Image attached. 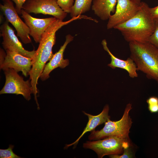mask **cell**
Masks as SVG:
<instances>
[{"mask_svg":"<svg viewBox=\"0 0 158 158\" xmlns=\"http://www.w3.org/2000/svg\"><path fill=\"white\" fill-rule=\"evenodd\" d=\"M150 8L147 4L142 1L138 11L133 17L114 28L119 31L129 43L149 42L155 26V21L151 15Z\"/></svg>","mask_w":158,"mask_h":158,"instance_id":"cell-1","label":"cell"},{"mask_svg":"<svg viewBox=\"0 0 158 158\" xmlns=\"http://www.w3.org/2000/svg\"><path fill=\"white\" fill-rule=\"evenodd\" d=\"M80 18L79 16L65 21L57 19L49 26L43 34L38 47L32 58V65L30 71L31 75L39 77L46 63L53 56L52 48L56 42V32L63 26Z\"/></svg>","mask_w":158,"mask_h":158,"instance_id":"cell-2","label":"cell"},{"mask_svg":"<svg viewBox=\"0 0 158 158\" xmlns=\"http://www.w3.org/2000/svg\"><path fill=\"white\" fill-rule=\"evenodd\" d=\"M130 57L135 63L137 71L158 83V48L147 42H129Z\"/></svg>","mask_w":158,"mask_h":158,"instance_id":"cell-3","label":"cell"},{"mask_svg":"<svg viewBox=\"0 0 158 158\" xmlns=\"http://www.w3.org/2000/svg\"><path fill=\"white\" fill-rule=\"evenodd\" d=\"M132 108V104L130 103L128 104L123 115L119 120L112 121L110 118L108 119L104 123V126L102 129L91 131L88 136L89 139L90 140H95L111 136L129 139V134L133 122L129 114Z\"/></svg>","mask_w":158,"mask_h":158,"instance_id":"cell-4","label":"cell"},{"mask_svg":"<svg viewBox=\"0 0 158 158\" xmlns=\"http://www.w3.org/2000/svg\"><path fill=\"white\" fill-rule=\"evenodd\" d=\"M132 146L130 139L115 136L87 141L83 145L84 148L90 149L95 152L98 157L100 158L105 155L122 154L125 149Z\"/></svg>","mask_w":158,"mask_h":158,"instance_id":"cell-5","label":"cell"},{"mask_svg":"<svg viewBox=\"0 0 158 158\" xmlns=\"http://www.w3.org/2000/svg\"><path fill=\"white\" fill-rule=\"evenodd\" d=\"M3 70L6 80L0 94L21 95L27 100H30L31 94L32 93L30 80H24L23 77L13 69L7 68Z\"/></svg>","mask_w":158,"mask_h":158,"instance_id":"cell-6","label":"cell"},{"mask_svg":"<svg viewBox=\"0 0 158 158\" xmlns=\"http://www.w3.org/2000/svg\"><path fill=\"white\" fill-rule=\"evenodd\" d=\"M0 8L6 20L14 27L17 32V36L19 37L23 43H30L31 40L30 36L28 27L19 17L13 1L11 0H2Z\"/></svg>","mask_w":158,"mask_h":158,"instance_id":"cell-7","label":"cell"},{"mask_svg":"<svg viewBox=\"0 0 158 158\" xmlns=\"http://www.w3.org/2000/svg\"><path fill=\"white\" fill-rule=\"evenodd\" d=\"M57 0H27L22 9L28 13L42 14L53 16L57 19L63 20L67 13L58 5Z\"/></svg>","mask_w":158,"mask_h":158,"instance_id":"cell-8","label":"cell"},{"mask_svg":"<svg viewBox=\"0 0 158 158\" xmlns=\"http://www.w3.org/2000/svg\"><path fill=\"white\" fill-rule=\"evenodd\" d=\"M140 5L131 0H117L115 12L109 19L107 29L114 28L132 18L138 11Z\"/></svg>","mask_w":158,"mask_h":158,"instance_id":"cell-9","label":"cell"},{"mask_svg":"<svg viewBox=\"0 0 158 158\" xmlns=\"http://www.w3.org/2000/svg\"><path fill=\"white\" fill-rule=\"evenodd\" d=\"M0 29V36L3 38L2 44L5 51H14L25 56L32 58L35 51H29L24 48L7 20L1 25Z\"/></svg>","mask_w":158,"mask_h":158,"instance_id":"cell-10","label":"cell"},{"mask_svg":"<svg viewBox=\"0 0 158 158\" xmlns=\"http://www.w3.org/2000/svg\"><path fill=\"white\" fill-rule=\"evenodd\" d=\"M6 51V56L3 63L0 65V69H13L17 72H21L23 75L27 77L31 69L32 58L25 56L14 51Z\"/></svg>","mask_w":158,"mask_h":158,"instance_id":"cell-11","label":"cell"},{"mask_svg":"<svg viewBox=\"0 0 158 158\" xmlns=\"http://www.w3.org/2000/svg\"><path fill=\"white\" fill-rule=\"evenodd\" d=\"M21 17L28 27L30 35L36 43H39L42 36L49 26L57 19L54 17L38 18L33 17L23 9Z\"/></svg>","mask_w":158,"mask_h":158,"instance_id":"cell-12","label":"cell"},{"mask_svg":"<svg viewBox=\"0 0 158 158\" xmlns=\"http://www.w3.org/2000/svg\"><path fill=\"white\" fill-rule=\"evenodd\" d=\"M73 39V37L70 35L66 36V40L63 45L61 47L57 52L54 54L49 62L46 64L40 77L42 81L48 79L49 77L50 73L54 69L58 67L64 68L68 65V60L63 59V53L67 45Z\"/></svg>","mask_w":158,"mask_h":158,"instance_id":"cell-13","label":"cell"},{"mask_svg":"<svg viewBox=\"0 0 158 158\" xmlns=\"http://www.w3.org/2000/svg\"><path fill=\"white\" fill-rule=\"evenodd\" d=\"M104 49L107 51L111 59V62L108 66L112 69L119 68L123 69L128 73L129 77L132 78L138 77L137 67L133 60L130 57L126 60L120 59L114 55L110 51L107 46V43L105 39L102 42Z\"/></svg>","mask_w":158,"mask_h":158,"instance_id":"cell-14","label":"cell"},{"mask_svg":"<svg viewBox=\"0 0 158 158\" xmlns=\"http://www.w3.org/2000/svg\"><path fill=\"white\" fill-rule=\"evenodd\" d=\"M109 105H106L104 107L102 111L99 114L95 116L83 111V113L86 115L88 118V121L86 126L82 133L78 139L74 142L66 145L65 148L67 149L72 145H76L85 133L95 130L96 128L98 126L106 122L108 119L110 118V116L109 115Z\"/></svg>","mask_w":158,"mask_h":158,"instance_id":"cell-15","label":"cell"},{"mask_svg":"<svg viewBox=\"0 0 158 158\" xmlns=\"http://www.w3.org/2000/svg\"><path fill=\"white\" fill-rule=\"evenodd\" d=\"M117 0H93L92 8L102 20H109L111 13H114Z\"/></svg>","mask_w":158,"mask_h":158,"instance_id":"cell-16","label":"cell"},{"mask_svg":"<svg viewBox=\"0 0 158 158\" xmlns=\"http://www.w3.org/2000/svg\"><path fill=\"white\" fill-rule=\"evenodd\" d=\"M93 0H75L71 13L72 18L77 17L89 11Z\"/></svg>","mask_w":158,"mask_h":158,"instance_id":"cell-17","label":"cell"},{"mask_svg":"<svg viewBox=\"0 0 158 158\" xmlns=\"http://www.w3.org/2000/svg\"><path fill=\"white\" fill-rule=\"evenodd\" d=\"M148 109L151 113L158 112V97L155 96L149 97L147 99Z\"/></svg>","mask_w":158,"mask_h":158,"instance_id":"cell-18","label":"cell"},{"mask_svg":"<svg viewBox=\"0 0 158 158\" xmlns=\"http://www.w3.org/2000/svg\"><path fill=\"white\" fill-rule=\"evenodd\" d=\"M14 146L10 145L6 149H0V158H20L21 157L15 154L13 151Z\"/></svg>","mask_w":158,"mask_h":158,"instance_id":"cell-19","label":"cell"},{"mask_svg":"<svg viewBox=\"0 0 158 158\" xmlns=\"http://www.w3.org/2000/svg\"><path fill=\"white\" fill-rule=\"evenodd\" d=\"M74 0H57V3L65 12L70 13L73 5Z\"/></svg>","mask_w":158,"mask_h":158,"instance_id":"cell-20","label":"cell"},{"mask_svg":"<svg viewBox=\"0 0 158 158\" xmlns=\"http://www.w3.org/2000/svg\"><path fill=\"white\" fill-rule=\"evenodd\" d=\"M148 42L158 48V21H155L154 29Z\"/></svg>","mask_w":158,"mask_h":158,"instance_id":"cell-21","label":"cell"},{"mask_svg":"<svg viewBox=\"0 0 158 158\" xmlns=\"http://www.w3.org/2000/svg\"><path fill=\"white\" fill-rule=\"evenodd\" d=\"M131 146L127 149H125L122 154H112L109 155V157L111 158H132L133 157V152L132 151Z\"/></svg>","mask_w":158,"mask_h":158,"instance_id":"cell-22","label":"cell"},{"mask_svg":"<svg viewBox=\"0 0 158 158\" xmlns=\"http://www.w3.org/2000/svg\"><path fill=\"white\" fill-rule=\"evenodd\" d=\"M15 4V8L19 15H21L23 6L27 0H11Z\"/></svg>","mask_w":158,"mask_h":158,"instance_id":"cell-23","label":"cell"},{"mask_svg":"<svg viewBox=\"0 0 158 158\" xmlns=\"http://www.w3.org/2000/svg\"><path fill=\"white\" fill-rule=\"evenodd\" d=\"M150 11L155 21H158V5L153 8H150Z\"/></svg>","mask_w":158,"mask_h":158,"instance_id":"cell-24","label":"cell"},{"mask_svg":"<svg viewBox=\"0 0 158 158\" xmlns=\"http://www.w3.org/2000/svg\"><path fill=\"white\" fill-rule=\"evenodd\" d=\"M6 53L4 49L2 48L0 49V65H1L4 62L6 56Z\"/></svg>","mask_w":158,"mask_h":158,"instance_id":"cell-25","label":"cell"},{"mask_svg":"<svg viewBox=\"0 0 158 158\" xmlns=\"http://www.w3.org/2000/svg\"><path fill=\"white\" fill-rule=\"evenodd\" d=\"M131 0L138 5H140L141 2V0Z\"/></svg>","mask_w":158,"mask_h":158,"instance_id":"cell-26","label":"cell"},{"mask_svg":"<svg viewBox=\"0 0 158 158\" xmlns=\"http://www.w3.org/2000/svg\"><path fill=\"white\" fill-rule=\"evenodd\" d=\"M3 17V16L2 15H0V23H1L2 21Z\"/></svg>","mask_w":158,"mask_h":158,"instance_id":"cell-27","label":"cell"}]
</instances>
